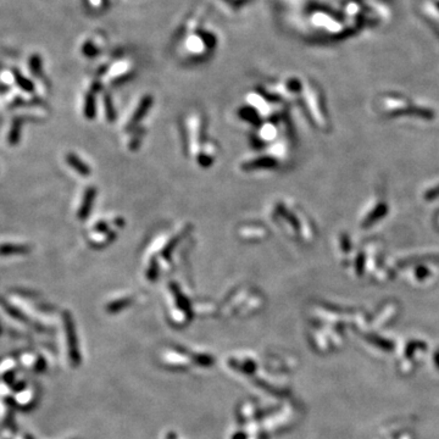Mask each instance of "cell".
I'll return each instance as SVG.
<instances>
[{"mask_svg": "<svg viewBox=\"0 0 439 439\" xmlns=\"http://www.w3.org/2000/svg\"><path fill=\"white\" fill-rule=\"evenodd\" d=\"M31 251V247L26 244H16V243H5L0 244V256H20L26 255Z\"/></svg>", "mask_w": 439, "mask_h": 439, "instance_id": "6da1fadb", "label": "cell"}, {"mask_svg": "<svg viewBox=\"0 0 439 439\" xmlns=\"http://www.w3.org/2000/svg\"><path fill=\"white\" fill-rule=\"evenodd\" d=\"M94 195H95L94 188L87 189L86 194H84L83 201H82V206H81L80 211H78V217L82 218V220L87 217L88 213H89V211H90V207H92L93 200H94Z\"/></svg>", "mask_w": 439, "mask_h": 439, "instance_id": "7a4b0ae2", "label": "cell"}, {"mask_svg": "<svg viewBox=\"0 0 439 439\" xmlns=\"http://www.w3.org/2000/svg\"><path fill=\"white\" fill-rule=\"evenodd\" d=\"M66 162L69 163V165L71 166V168L75 170V171H77L78 174H81L83 176L89 175V172H90L89 168H88V166L80 159V157L76 156L75 154H72V153L67 154L66 155Z\"/></svg>", "mask_w": 439, "mask_h": 439, "instance_id": "3957f363", "label": "cell"}, {"mask_svg": "<svg viewBox=\"0 0 439 439\" xmlns=\"http://www.w3.org/2000/svg\"><path fill=\"white\" fill-rule=\"evenodd\" d=\"M0 305H2L3 309H4L5 311H7L8 315L13 316V317L16 318V320H20V321H25L26 320L25 316H23L21 314V312H20L19 310L16 309V307H14L13 305H10V304L7 303V301H5L4 299H2V298H0Z\"/></svg>", "mask_w": 439, "mask_h": 439, "instance_id": "277c9868", "label": "cell"}, {"mask_svg": "<svg viewBox=\"0 0 439 439\" xmlns=\"http://www.w3.org/2000/svg\"><path fill=\"white\" fill-rule=\"evenodd\" d=\"M21 122L15 121L10 132H9V143L11 144H16L20 140V134H21Z\"/></svg>", "mask_w": 439, "mask_h": 439, "instance_id": "5b68a950", "label": "cell"}, {"mask_svg": "<svg viewBox=\"0 0 439 439\" xmlns=\"http://www.w3.org/2000/svg\"><path fill=\"white\" fill-rule=\"evenodd\" d=\"M0 335H2V330H0Z\"/></svg>", "mask_w": 439, "mask_h": 439, "instance_id": "8992f818", "label": "cell"}]
</instances>
